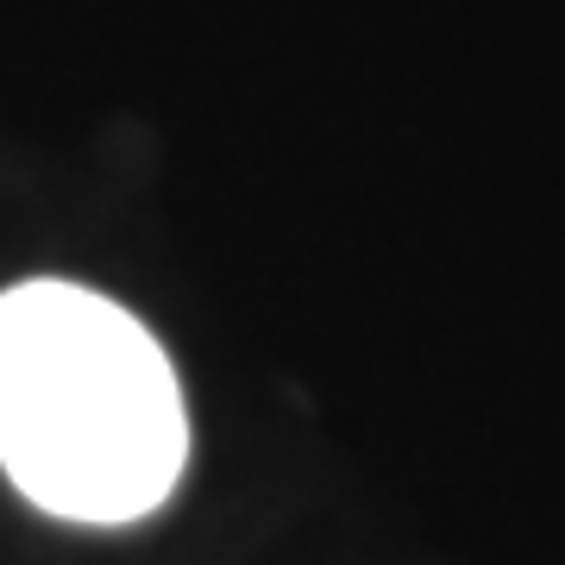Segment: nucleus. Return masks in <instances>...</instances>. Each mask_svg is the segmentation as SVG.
<instances>
[{
    "label": "nucleus",
    "mask_w": 565,
    "mask_h": 565,
    "mask_svg": "<svg viewBox=\"0 0 565 565\" xmlns=\"http://www.w3.org/2000/svg\"><path fill=\"white\" fill-rule=\"evenodd\" d=\"M189 452V390L145 315L76 277L0 289V471L39 515L139 527Z\"/></svg>",
    "instance_id": "obj_1"
}]
</instances>
